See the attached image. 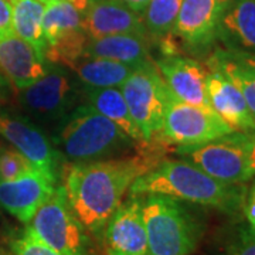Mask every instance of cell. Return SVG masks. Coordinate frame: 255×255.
Returning <instances> with one entry per match:
<instances>
[{
  "mask_svg": "<svg viewBox=\"0 0 255 255\" xmlns=\"http://www.w3.org/2000/svg\"><path fill=\"white\" fill-rule=\"evenodd\" d=\"M139 146L140 149L133 156L63 164L61 184L71 210L85 231L101 236L130 184L162 162L164 149L169 147L160 137Z\"/></svg>",
  "mask_w": 255,
  "mask_h": 255,
  "instance_id": "6da1fadb",
  "label": "cell"
},
{
  "mask_svg": "<svg viewBox=\"0 0 255 255\" xmlns=\"http://www.w3.org/2000/svg\"><path fill=\"white\" fill-rule=\"evenodd\" d=\"M246 191L247 184L220 182L184 159H164L129 187V194H164L231 217L243 214Z\"/></svg>",
  "mask_w": 255,
  "mask_h": 255,
  "instance_id": "7a4b0ae2",
  "label": "cell"
},
{
  "mask_svg": "<svg viewBox=\"0 0 255 255\" xmlns=\"http://www.w3.org/2000/svg\"><path fill=\"white\" fill-rule=\"evenodd\" d=\"M196 206L164 194H143L149 255H191L206 231L204 216Z\"/></svg>",
  "mask_w": 255,
  "mask_h": 255,
  "instance_id": "3957f363",
  "label": "cell"
},
{
  "mask_svg": "<svg viewBox=\"0 0 255 255\" xmlns=\"http://www.w3.org/2000/svg\"><path fill=\"white\" fill-rule=\"evenodd\" d=\"M57 143L68 160L94 162L129 147L130 139L112 121L82 105L63 125Z\"/></svg>",
  "mask_w": 255,
  "mask_h": 255,
  "instance_id": "277c9868",
  "label": "cell"
},
{
  "mask_svg": "<svg viewBox=\"0 0 255 255\" xmlns=\"http://www.w3.org/2000/svg\"><path fill=\"white\" fill-rule=\"evenodd\" d=\"M250 133L236 130L201 145L176 147V153L220 182L246 184L254 177L248 157Z\"/></svg>",
  "mask_w": 255,
  "mask_h": 255,
  "instance_id": "5b68a950",
  "label": "cell"
},
{
  "mask_svg": "<svg viewBox=\"0 0 255 255\" xmlns=\"http://www.w3.org/2000/svg\"><path fill=\"white\" fill-rule=\"evenodd\" d=\"M119 90L146 142L159 136L170 91L155 63L137 64Z\"/></svg>",
  "mask_w": 255,
  "mask_h": 255,
  "instance_id": "8992f818",
  "label": "cell"
},
{
  "mask_svg": "<svg viewBox=\"0 0 255 255\" xmlns=\"http://www.w3.org/2000/svg\"><path fill=\"white\" fill-rule=\"evenodd\" d=\"M26 226L61 255H90L85 228L71 210L63 184L55 187Z\"/></svg>",
  "mask_w": 255,
  "mask_h": 255,
  "instance_id": "52a82bcc",
  "label": "cell"
},
{
  "mask_svg": "<svg viewBox=\"0 0 255 255\" xmlns=\"http://www.w3.org/2000/svg\"><path fill=\"white\" fill-rule=\"evenodd\" d=\"M236 132L211 108L191 105L169 92L159 136L169 146H194Z\"/></svg>",
  "mask_w": 255,
  "mask_h": 255,
  "instance_id": "ba28073f",
  "label": "cell"
},
{
  "mask_svg": "<svg viewBox=\"0 0 255 255\" xmlns=\"http://www.w3.org/2000/svg\"><path fill=\"white\" fill-rule=\"evenodd\" d=\"M84 11L71 1H48L43 14L46 54L58 63H70L80 58L88 43L82 28Z\"/></svg>",
  "mask_w": 255,
  "mask_h": 255,
  "instance_id": "9c48e42d",
  "label": "cell"
},
{
  "mask_svg": "<svg viewBox=\"0 0 255 255\" xmlns=\"http://www.w3.org/2000/svg\"><path fill=\"white\" fill-rule=\"evenodd\" d=\"M105 255H149L142 196L129 194L111 214L101 233Z\"/></svg>",
  "mask_w": 255,
  "mask_h": 255,
  "instance_id": "30bf717a",
  "label": "cell"
},
{
  "mask_svg": "<svg viewBox=\"0 0 255 255\" xmlns=\"http://www.w3.org/2000/svg\"><path fill=\"white\" fill-rule=\"evenodd\" d=\"M0 136L38 170L60 179L61 153L55 150L48 137L30 121L9 114H0Z\"/></svg>",
  "mask_w": 255,
  "mask_h": 255,
  "instance_id": "8fae6325",
  "label": "cell"
},
{
  "mask_svg": "<svg viewBox=\"0 0 255 255\" xmlns=\"http://www.w3.org/2000/svg\"><path fill=\"white\" fill-rule=\"evenodd\" d=\"M57 186V177L38 169L14 180H0V206L20 223L28 224Z\"/></svg>",
  "mask_w": 255,
  "mask_h": 255,
  "instance_id": "7c38bea8",
  "label": "cell"
},
{
  "mask_svg": "<svg viewBox=\"0 0 255 255\" xmlns=\"http://www.w3.org/2000/svg\"><path fill=\"white\" fill-rule=\"evenodd\" d=\"M223 0H183L170 36L194 51H204L217 41Z\"/></svg>",
  "mask_w": 255,
  "mask_h": 255,
  "instance_id": "4fadbf2b",
  "label": "cell"
},
{
  "mask_svg": "<svg viewBox=\"0 0 255 255\" xmlns=\"http://www.w3.org/2000/svg\"><path fill=\"white\" fill-rule=\"evenodd\" d=\"M155 65L176 98L191 105L211 108L207 97L209 70L206 65L177 53L162 54Z\"/></svg>",
  "mask_w": 255,
  "mask_h": 255,
  "instance_id": "5bb4252c",
  "label": "cell"
},
{
  "mask_svg": "<svg viewBox=\"0 0 255 255\" xmlns=\"http://www.w3.org/2000/svg\"><path fill=\"white\" fill-rule=\"evenodd\" d=\"M82 28L88 38L115 34L149 36L142 14L118 0H90L84 11Z\"/></svg>",
  "mask_w": 255,
  "mask_h": 255,
  "instance_id": "9a60e30c",
  "label": "cell"
},
{
  "mask_svg": "<svg viewBox=\"0 0 255 255\" xmlns=\"http://www.w3.org/2000/svg\"><path fill=\"white\" fill-rule=\"evenodd\" d=\"M47 61L13 31L0 33V73L17 90H23L47 73Z\"/></svg>",
  "mask_w": 255,
  "mask_h": 255,
  "instance_id": "2e32d148",
  "label": "cell"
},
{
  "mask_svg": "<svg viewBox=\"0 0 255 255\" xmlns=\"http://www.w3.org/2000/svg\"><path fill=\"white\" fill-rule=\"evenodd\" d=\"M21 91V102L30 111L44 117H60L68 110L75 97L70 75L55 68Z\"/></svg>",
  "mask_w": 255,
  "mask_h": 255,
  "instance_id": "e0dca14e",
  "label": "cell"
},
{
  "mask_svg": "<svg viewBox=\"0 0 255 255\" xmlns=\"http://www.w3.org/2000/svg\"><path fill=\"white\" fill-rule=\"evenodd\" d=\"M207 70V97L211 110L234 130L254 132V115L240 90L223 73Z\"/></svg>",
  "mask_w": 255,
  "mask_h": 255,
  "instance_id": "ac0fdd59",
  "label": "cell"
},
{
  "mask_svg": "<svg viewBox=\"0 0 255 255\" xmlns=\"http://www.w3.org/2000/svg\"><path fill=\"white\" fill-rule=\"evenodd\" d=\"M224 48L255 54V0H227L217 27Z\"/></svg>",
  "mask_w": 255,
  "mask_h": 255,
  "instance_id": "d6986e66",
  "label": "cell"
},
{
  "mask_svg": "<svg viewBox=\"0 0 255 255\" xmlns=\"http://www.w3.org/2000/svg\"><path fill=\"white\" fill-rule=\"evenodd\" d=\"M206 67L217 70L237 87L255 118V54L228 48H216Z\"/></svg>",
  "mask_w": 255,
  "mask_h": 255,
  "instance_id": "ffe728a7",
  "label": "cell"
},
{
  "mask_svg": "<svg viewBox=\"0 0 255 255\" xmlns=\"http://www.w3.org/2000/svg\"><path fill=\"white\" fill-rule=\"evenodd\" d=\"M149 37L140 34H115L88 38L84 55L108 58L136 67L137 64L149 60Z\"/></svg>",
  "mask_w": 255,
  "mask_h": 255,
  "instance_id": "44dd1931",
  "label": "cell"
},
{
  "mask_svg": "<svg viewBox=\"0 0 255 255\" xmlns=\"http://www.w3.org/2000/svg\"><path fill=\"white\" fill-rule=\"evenodd\" d=\"M87 100L91 108L112 121L130 140L137 145L145 143L143 135L132 119L127 101L119 88H87Z\"/></svg>",
  "mask_w": 255,
  "mask_h": 255,
  "instance_id": "7402d4cb",
  "label": "cell"
},
{
  "mask_svg": "<svg viewBox=\"0 0 255 255\" xmlns=\"http://www.w3.org/2000/svg\"><path fill=\"white\" fill-rule=\"evenodd\" d=\"M133 68L129 64L87 55L73 65L77 77L87 88H119Z\"/></svg>",
  "mask_w": 255,
  "mask_h": 255,
  "instance_id": "603a6c76",
  "label": "cell"
},
{
  "mask_svg": "<svg viewBox=\"0 0 255 255\" xmlns=\"http://www.w3.org/2000/svg\"><path fill=\"white\" fill-rule=\"evenodd\" d=\"M44 0H11V30L26 40L44 58L46 38L43 31Z\"/></svg>",
  "mask_w": 255,
  "mask_h": 255,
  "instance_id": "cb8c5ba5",
  "label": "cell"
},
{
  "mask_svg": "<svg viewBox=\"0 0 255 255\" xmlns=\"http://www.w3.org/2000/svg\"><path fill=\"white\" fill-rule=\"evenodd\" d=\"M213 255H255V228L238 216L221 231Z\"/></svg>",
  "mask_w": 255,
  "mask_h": 255,
  "instance_id": "d4e9b609",
  "label": "cell"
},
{
  "mask_svg": "<svg viewBox=\"0 0 255 255\" xmlns=\"http://www.w3.org/2000/svg\"><path fill=\"white\" fill-rule=\"evenodd\" d=\"M183 0H150L142 17L150 37L163 38L170 36Z\"/></svg>",
  "mask_w": 255,
  "mask_h": 255,
  "instance_id": "484cf974",
  "label": "cell"
},
{
  "mask_svg": "<svg viewBox=\"0 0 255 255\" xmlns=\"http://www.w3.org/2000/svg\"><path fill=\"white\" fill-rule=\"evenodd\" d=\"M36 169L13 146L0 143V180H14Z\"/></svg>",
  "mask_w": 255,
  "mask_h": 255,
  "instance_id": "4316f807",
  "label": "cell"
},
{
  "mask_svg": "<svg viewBox=\"0 0 255 255\" xmlns=\"http://www.w3.org/2000/svg\"><path fill=\"white\" fill-rule=\"evenodd\" d=\"M13 255H61L41 241L36 234L26 226V228L10 243Z\"/></svg>",
  "mask_w": 255,
  "mask_h": 255,
  "instance_id": "83f0119b",
  "label": "cell"
},
{
  "mask_svg": "<svg viewBox=\"0 0 255 255\" xmlns=\"http://www.w3.org/2000/svg\"><path fill=\"white\" fill-rule=\"evenodd\" d=\"M250 182L251 184L247 186L246 199L243 206V217L247 220L250 226L255 228V176Z\"/></svg>",
  "mask_w": 255,
  "mask_h": 255,
  "instance_id": "f1b7e54d",
  "label": "cell"
},
{
  "mask_svg": "<svg viewBox=\"0 0 255 255\" xmlns=\"http://www.w3.org/2000/svg\"><path fill=\"white\" fill-rule=\"evenodd\" d=\"M11 30V1L0 0V33Z\"/></svg>",
  "mask_w": 255,
  "mask_h": 255,
  "instance_id": "f546056e",
  "label": "cell"
},
{
  "mask_svg": "<svg viewBox=\"0 0 255 255\" xmlns=\"http://www.w3.org/2000/svg\"><path fill=\"white\" fill-rule=\"evenodd\" d=\"M118 1L127 4L128 7L135 10L139 14H143V11H145V9L147 7V4H149L150 0H118Z\"/></svg>",
  "mask_w": 255,
  "mask_h": 255,
  "instance_id": "4dcf8cb0",
  "label": "cell"
},
{
  "mask_svg": "<svg viewBox=\"0 0 255 255\" xmlns=\"http://www.w3.org/2000/svg\"><path fill=\"white\" fill-rule=\"evenodd\" d=\"M248 157H250V167L255 176V130L250 133V143H248Z\"/></svg>",
  "mask_w": 255,
  "mask_h": 255,
  "instance_id": "1f68e13d",
  "label": "cell"
},
{
  "mask_svg": "<svg viewBox=\"0 0 255 255\" xmlns=\"http://www.w3.org/2000/svg\"><path fill=\"white\" fill-rule=\"evenodd\" d=\"M9 92H10L9 80H7L3 74L0 73V104L6 101L7 95H9Z\"/></svg>",
  "mask_w": 255,
  "mask_h": 255,
  "instance_id": "d6a6232c",
  "label": "cell"
},
{
  "mask_svg": "<svg viewBox=\"0 0 255 255\" xmlns=\"http://www.w3.org/2000/svg\"><path fill=\"white\" fill-rule=\"evenodd\" d=\"M44 1L48 3V1H63V0H44ZM67 1H71V3L75 4L81 11H85L87 7H88V4H90V0H67Z\"/></svg>",
  "mask_w": 255,
  "mask_h": 255,
  "instance_id": "836d02e7",
  "label": "cell"
},
{
  "mask_svg": "<svg viewBox=\"0 0 255 255\" xmlns=\"http://www.w3.org/2000/svg\"><path fill=\"white\" fill-rule=\"evenodd\" d=\"M223 1H227V0H223Z\"/></svg>",
  "mask_w": 255,
  "mask_h": 255,
  "instance_id": "e575fe53",
  "label": "cell"
},
{
  "mask_svg": "<svg viewBox=\"0 0 255 255\" xmlns=\"http://www.w3.org/2000/svg\"><path fill=\"white\" fill-rule=\"evenodd\" d=\"M10 1H11V0H10Z\"/></svg>",
  "mask_w": 255,
  "mask_h": 255,
  "instance_id": "d590c367",
  "label": "cell"
}]
</instances>
